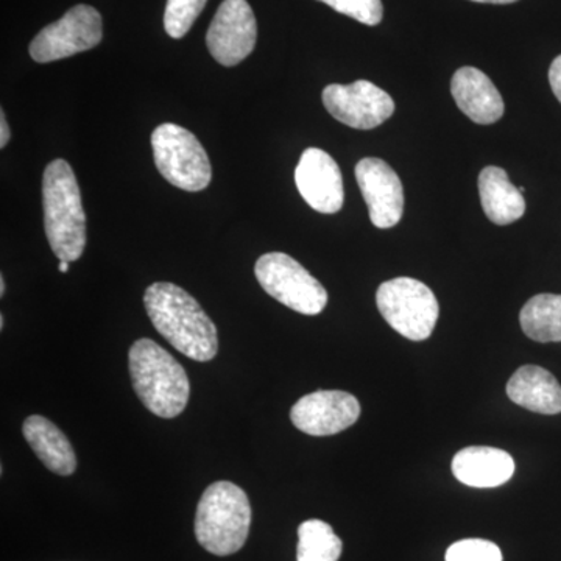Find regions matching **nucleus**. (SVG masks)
Instances as JSON below:
<instances>
[{"mask_svg":"<svg viewBox=\"0 0 561 561\" xmlns=\"http://www.w3.org/2000/svg\"><path fill=\"white\" fill-rule=\"evenodd\" d=\"M323 105L334 119L356 130H373L394 113L393 99L367 80L324 88Z\"/></svg>","mask_w":561,"mask_h":561,"instance_id":"nucleus-9","label":"nucleus"},{"mask_svg":"<svg viewBox=\"0 0 561 561\" xmlns=\"http://www.w3.org/2000/svg\"><path fill=\"white\" fill-rule=\"evenodd\" d=\"M10 140V127L9 124H7V117L5 113H3V110L0 111V147H5L7 144H9Z\"/></svg>","mask_w":561,"mask_h":561,"instance_id":"nucleus-25","label":"nucleus"},{"mask_svg":"<svg viewBox=\"0 0 561 561\" xmlns=\"http://www.w3.org/2000/svg\"><path fill=\"white\" fill-rule=\"evenodd\" d=\"M3 327H5V320H3V316L0 317V330H3Z\"/></svg>","mask_w":561,"mask_h":561,"instance_id":"nucleus-29","label":"nucleus"},{"mask_svg":"<svg viewBox=\"0 0 561 561\" xmlns=\"http://www.w3.org/2000/svg\"><path fill=\"white\" fill-rule=\"evenodd\" d=\"M133 389L140 402L161 419H175L186 409L191 383L179 360L150 339H139L128 353Z\"/></svg>","mask_w":561,"mask_h":561,"instance_id":"nucleus-3","label":"nucleus"},{"mask_svg":"<svg viewBox=\"0 0 561 561\" xmlns=\"http://www.w3.org/2000/svg\"><path fill=\"white\" fill-rule=\"evenodd\" d=\"M43 206L44 228L55 256L80 260L87 247V216L79 181L68 161H51L44 171Z\"/></svg>","mask_w":561,"mask_h":561,"instance_id":"nucleus-2","label":"nucleus"},{"mask_svg":"<svg viewBox=\"0 0 561 561\" xmlns=\"http://www.w3.org/2000/svg\"><path fill=\"white\" fill-rule=\"evenodd\" d=\"M257 24L247 0H224L206 33V44L214 60L221 66L239 65L253 51Z\"/></svg>","mask_w":561,"mask_h":561,"instance_id":"nucleus-10","label":"nucleus"},{"mask_svg":"<svg viewBox=\"0 0 561 561\" xmlns=\"http://www.w3.org/2000/svg\"><path fill=\"white\" fill-rule=\"evenodd\" d=\"M103 38V20L94 7H72L65 16L47 25L31 44V57L36 62H51L94 49Z\"/></svg>","mask_w":561,"mask_h":561,"instance_id":"nucleus-8","label":"nucleus"},{"mask_svg":"<svg viewBox=\"0 0 561 561\" xmlns=\"http://www.w3.org/2000/svg\"><path fill=\"white\" fill-rule=\"evenodd\" d=\"M208 0H168L164 28L173 39H181L191 31Z\"/></svg>","mask_w":561,"mask_h":561,"instance_id":"nucleus-21","label":"nucleus"},{"mask_svg":"<svg viewBox=\"0 0 561 561\" xmlns=\"http://www.w3.org/2000/svg\"><path fill=\"white\" fill-rule=\"evenodd\" d=\"M254 273L262 289L291 311L319 316L327 308V289L289 254L279 251L262 254Z\"/></svg>","mask_w":561,"mask_h":561,"instance_id":"nucleus-7","label":"nucleus"},{"mask_svg":"<svg viewBox=\"0 0 561 561\" xmlns=\"http://www.w3.org/2000/svg\"><path fill=\"white\" fill-rule=\"evenodd\" d=\"M446 561H502V552L494 542L470 538L449 546Z\"/></svg>","mask_w":561,"mask_h":561,"instance_id":"nucleus-23","label":"nucleus"},{"mask_svg":"<svg viewBox=\"0 0 561 561\" xmlns=\"http://www.w3.org/2000/svg\"><path fill=\"white\" fill-rule=\"evenodd\" d=\"M451 92L461 113L476 124H494L504 116L502 95L482 70L471 66L457 70L451 80Z\"/></svg>","mask_w":561,"mask_h":561,"instance_id":"nucleus-14","label":"nucleus"},{"mask_svg":"<svg viewBox=\"0 0 561 561\" xmlns=\"http://www.w3.org/2000/svg\"><path fill=\"white\" fill-rule=\"evenodd\" d=\"M343 542L330 524L309 519L298 527L297 561H339Z\"/></svg>","mask_w":561,"mask_h":561,"instance_id":"nucleus-20","label":"nucleus"},{"mask_svg":"<svg viewBox=\"0 0 561 561\" xmlns=\"http://www.w3.org/2000/svg\"><path fill=\"white\" fill-rule=\"evenodd\" d=\"M360 416V404L342 390H319L302 397L291 408L294 426L313 437H327L348 430Z\"/></svg>","mask_w":561,"mask_h":561,"instance_id":"nucleus-11","label":"nucleus"},{"mask_svg":"<svg viewBox=\"0 0 561 561\" xmlns=\"http://www.w3.org/2000/svg\"><path fill=\"white\" fill-rule=\"evenodd\" d=\"M479 194L486 217L496 225H511L526 213L522 191L513 186L507 172L489 165L479 175Z\"/></svg>","mask_w":561,"mask_h":561,"instance_id":"nucleus-18","label":"nucleus"},{"mask_svg":"<svg viewBox=\"0 0 561 561\" xmlns=\"http://www.w3.org/2000/svg\"><path fill=\"white\" fill-rule=\"evenodd\" d=\"M295 183L305 202L321 214L339 213L345 203L341 168L324 150L311 147L302 151Z\"/></svg>","mask_w":561,"mask_h":561,"instance_id":"nucleus-13","label":"nucleus"},{"mask_svg":"<svg viewBox=\"0 0 561 561\" xmlns=\"http://www.w3.org/2000/svg\"><path fill=\"white\" fill-rule=\"evenodd\" d=\"M154 164L172 186L187 192L206 190L213 180L208 153L194 133L162 124L151 135Z\"/></svg>","mask_w":561,"mask_h":561,"instance_id":"nucleus-6","label":"nucleus"},{"mask_svg":"<svg viewBox=\"0 0 561 561\" xmlns=\"http://www.w3.org/2000/svg\"><path fill=\"white\" fill-rule=\"evenodd\" d=\"M453 474L465 485L494 489L511 481L515 474V460L502 449L470 446L454 456Z\"/></svg>","mask_w":561,"mask_h":561,"instance_id":"nucleus-15","label":"nucleus"},{"mask_svg":"<svg viewBox=\"0 0 561 561\" xmlns=\"http://www.w3.org/2000/svg\"><path fill=\"white\" fill-rule=\"evenodd\" d=\"M337 13L365 25H378L383 18L382 0H320Z\"/></svg>","mask_w":561,"mask_h":561,"instance_id":"nucleus-22","label":"nucleus"},{"mask_svg":"<svg viewBox=\"0 0 561 561\" xmlns=\"http://www.w3.org/2000/svg\"><path fill=\"white\" fill-rule=\"evenodd\" d=\"M144 306L154 330L192 360L209 362L219 351L214 321L198 301L172 283H154L144 294Z\"/></svg>","mask_w":561,"mask_h":561,"instance_id":"nucleus-1","label":"nucleus"},{"mask_svg":"<svg viewBox=\"0 0 561 561\" xmlns=\"http://www.w3.org/2000/svg\"><path fill=\"white\" fill-rule=\"evenodd\" d=\"M251 505L241 486L220 481L203 491L195 515V537L214 556L241 551L250 534Z\"/></svg>","mask_w":561,"mask_h":561,"instance_id":"nucleus-4","label":"nucleus"},{"mask_svg":"<svg viewBox=\"0 0 561 561\" xmlns=\"http://www.w3.org/2000/svg\"><path fill=\"white\" fill-rule=\"evenodd\" d=\"M356 180L376 228L397 227L404 214V190L398 173L379 158L357 162Z\"/></svg>","mask_w":561,"mask_h":561,"instance_id":"nucleus-12","label":"nucleus"},{"mask_svg":"<svg viewBox=\"0 0 561 561\" xmlns=\"http://www.w3.org/2000/svg\"><path fill=\"white\" fill-rule=\"evenodd\" d=\"M508 398L527 411L541 415L561 412V386L553 375L537 365H524L507 383Z\"/></svg>","mask_w":561,"mask_h":561,"instance_id":"nucleus-16","label":"nucleus"},{"mask_svg":"<svg viewBox=\"0 0 561 561\" xmlns=\"http://www.w3.org/2000/svg\"><path fill=\"white\" fill-rule=\"evenodd\" d=\"M549 83H551L552 92L561 103V55L552 61L549 69Z\"/></svg>","mask_w":561,"mask_h":561,"instance_id":"nucleus-24","label":"nucleus"},{"mask_svg":"<svg viewBox=\"0 0 561 561\" xmlns=\"http://www.w3.org/2000/svg\"><path fill=\"white\" fill-rule=\"evenodd\" d=\"M376 302L383 320L413 342L430 339L440 316L434 291L421 280L405 276L381 284Z\"/></svg>","mask_w":561,"mask_h":561,"instance_id":"nucleus-5","label":"nucleus"},{"mask_svg":"<svg viewBox=\"0 0 561 561\" xmlns=\"http://www.w3.org/2000/svg\"><path fill=\"white\" fill-rule=\"evenodd\" d=\"M5 279H3V276H0V295H5Z\"/></svg>","mask_w":561,"mask_h":561,"instance_id":"nucleus-28","label":"nucleus"},{"mask_svg":"<svg viewBox=\"0 0 561 561\" xmlns=\"http://www.w3.org/2000/svg\"><path fill=\"white\" fill-rule=\"evenodd\" d=\"M479 3H496V5H507V3L518 2V0H472Z\"/></svg>","mask_w":561,"mask_h":561,"instance_id":"nucleus-26","label":"nucleus"},{"mask_svg":"<svg viewBox=\"0 0 561 561\" xmlns=\"http://www.w3.org/2000/svg\"><path fill=\"white\" fill-rule=\"evenodd\" d=\"M22 434L47 470L58 476H70L77 470L72 445L60 427L46 416H28L22 424Z\"/></svg>","mask_w":561,"mask_h":561,"instance_id":"nucleus-17","label":"nucleus"},{"mask_svg":"<svg viewBox=\"0 0 561 561\" xmlns=\"http://www.w3.org/2000/svg\"><path fill=\"white\" fill-rule=\"evenodd\" d=\"M58 268H60L61 273H68L69 272V262L60 261V264H58Z\"/></svg>","mask_w":561,"mask_h":561,"instance_id":"nucleus-27","label":"nucleus"},{"mask_svg":"<svg viewBox=\"0 0 561 561\" xmlns=\"http://www.w3.org/2000/svg\"><path fill=\"white\" fill-rule=\"evenodd\" d=\"M519 321L531 341L561 342V295L541 294L530 298L519 313Z\"/></svg>","mask_w":561,"mask_h":561,"instance_id":"nucleus-19","label":"nucleus"}]
</instances>
